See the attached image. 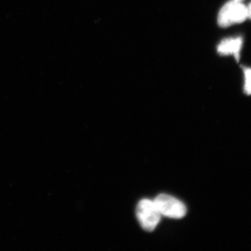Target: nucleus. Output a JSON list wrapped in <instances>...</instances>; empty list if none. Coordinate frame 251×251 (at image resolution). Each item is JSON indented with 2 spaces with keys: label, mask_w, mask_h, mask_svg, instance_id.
<instances>
[{
  "label": "nucleus",
  "mask_w": 251,
  "mask_h": 251,
  "mask_svg": "<svg viewBox=\"0 0 251 251\" xmlns=\"http://www.w3.org/2000/svg\"><path fill=\"white\" fill-rule=\"evenodd\" d=\"M247 6V12H248V18L251 20V3L248 5Z\"/></svg>",
  "instance_id": "obj_6"
},
{
  "label": "nucleus",
  "mask_w": 251,
  "mask_h": 251,
  "mask_svg": "<svg viewBox=\"0 0 251 251\" xmlns=\"http://www.w3.org/2000/svg\"><path fill=\"white\" fill-rule=\"evenodd\" d=\"M242 46V37L229 38L221 41L218 46L217 51L221 55H233L239 61Z\"/></svg>",
  "instance_id": "obj_4"
},
{
  "label": "nucleus",
  "mask_w": 251,
  "mask_h": 251,
  "mask_svg": "<svg viewBox=\"0 0 251 251\" xmlns=\"http://www.w3.org/2000/svg\"><path fill=\"white\" fill-rule=\"evenodd\" d=\"M136 216L140 226L148 232H152L161 221V215L153 201L142 200L136 208Z\"/></svg>",
  "instance_id": "obj_2"
},
{
  "label": "nucleus",
  "mask_w": 251,
  "mask_h": 251,
  "mask_svg": "<svg viewBox=\"0 0 251 251\" xmlns=\"http://www.w3.org/2000/svg\"><path fill=\"white\" fill-rule=\"evenodd\" d=\"M234 1H242V0H234Z\"/></svg>",
  "instance_id": "obj_7"
},
{
  "label": "nucleus",
  "mask_w": 251,
  "mask_h": 251,
  "mask_svg": "<svg viewBox=\"0 0 251 251\" xmlns=\"http://www.w3.org/2000/svg\"><path fill=\"white\" fill-rule=\"evenodd\" d=\"M248 19L247 6L242 1H232L226 3L218 15V24L220 27H227L242 23Z\"/></svg>",
  "instance_id": "obj_1"
},
{
  "label": "nucleus",
  "mask_w": 251,
  "mask_h": 251,
  "mask_svg": "<svg viewBox=\"0 0 251 251\" xmlns=\"http://www.w3.org/2000/svg\"><path fill=\"white\" fill-rule=\"evenodd\" d=\"M153 202L161 216L171 219H181L187 212L184 203L169 195H159Z\"/></svg>",
  "instance_id": "obj_3"
},
{
  "label": "nucleus",
  "mask_w": 251,
  "mask_h": 251,
  "mask_svg": "<svg viewBox=\"0 0 251 251\" xmlns=\"http://www.w3.org/2000/svg\"><path fill=\"white\" fill-rule=\"evenodd\" d=\"M244 92L247 95H251V69L244 68Z\"/></svg>",
  "instance_id": "obj_5"
}]
</instances>
